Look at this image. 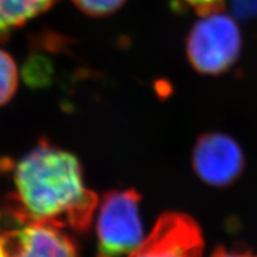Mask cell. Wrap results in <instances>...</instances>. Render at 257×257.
Masks as SVG:
<instances>
[{"label": "cell", "mask_w": 257, "mask_h": 257, "mask_svg": "<svg viewBox=\"0 0 257 257\" xmlns=\"http://www.w3.org/2000/svg\"><path fill=\"white\" fill-rule=\"evenodd\" d=\"M10 210L19 221H38L83 232L99 199L87 188L75 155L41 142L16 163Z\"/></svg>", "instance_id": "cell-1"}, {"label": "cell", "mask_w": 257, "mask_h": 257, "mask_svg": "<svg viewBox=\"0 0 257 257\" xmlns=\"http://www.w3.org/2000/svg\"><path fill=\"white\" fill-rule=\"evenodd\" d=\"M135 189L106 193L96 207L98 257H126L146 239Z\"/></svg>", "instance_id": "cell-2"}, {"label": "cell", "mask_w": 257, "mask_h": 257, "mask_svg": "<svg viewBox=\"0 0 257 257\" xmlns=\"http://www.w3.org/2000/svg\"><path fill=\"white\" fill-rule=\"evenodd\" d=\"M242 47L238 25L219 11L204 15L187 38V56L198 72L217 75L236 62Z\"/></svg>", "instance_id": "cell-3"}, {"label": "cell", "mask_w": 257, "mask_h": 257, "mask_svg": "<svg viewBox=\"0 0 257 257\" xmlns=\"http://www.w3.org/2000/svg\"><path fill=\"white\" fill-rule=\"evenodd\" d=\"M202 251L204 238L195 220L187 214L168 212L126 257H201Z\"/></svg>", "instance_id": "cell-4"}, {"label": "cell", "mask_w": 257, "mask_h": 257, "mask_svg": "<svg viewBox=\"0 0 257 257\" xmlns=\"http://www.w3.org/2000/svg\"><path fill=\"white\" fill-rule=\"evenodd\" d=\"M0 232V257H80L78 246L62 227L38 221Z\"/></svg>", "instance_id": "cell-5"}, {"label": "cell", "mask_w": 257, "mask_h": 257, "mask_svg": "<svg viewBox=\"0 0 257 257\" xmlns=\"http://www.w3.org/2000/svg\"><path fill=\"white\" fill-rule=\"evenodd\" d=\"M244 159L240 148L223 134H207L199 138L193 152V167L202 181L226 186L238 178Z\"/></svg>", "instance_id": "cell-6"}, {"label": "cell", "mask_w": 257, "mask_h": 257, "mask_svg": "<svg viewBox=\"0 0 257 257\" xmlns=\"http://www.w3.org/2000/svg\"><path fill=\"white\" fill-rule=\"evenodd\" d=\"M57 0H0V40L49 10Z\"/></svg>", "instance_id": "cell-7"}, {"label": "cell", "mask_w": 257, "mask_h": 257, "mask_svg": "<svg viewBox=\"0 0 257 257\" xmlns=\"http://www.w3.org/2000/svg\"><path fill=\"white\" fill-rule=\"evenodd\" d=\"M17 87V64L10 54L0 49V106H4L11 100Z\"/></svg>", "instance_id": "cell-8"}, {"label": "cell", "mask_w": 257, "mask_h": 257, "mask_svg": "<svg viewBox=\"0 0 257 257\" xmlns=\"http://www.w3.org/2000/svg\"><path fill=\"white\" fill-rule=\"evenodd\" d=\"M79 10L92 17H105L118 11L125 0H72Z\"/></svg>", "instance_id": "cell-9"}, {"label": "cell", "mask_w": 257, "mask_h": 257, "mask_svg": "<svg viewBox=\"0 0 257 257\" xmlns=\"http://www.w3.org/2000/svg\"><path fill=\"white\" fill-rule=\"evenodd\" d=\"M184 2L197 10L199 15L204 16L211 12L219 11L223 0H184Z\"/></svg>", "instance_id": "cell-10"}, {"label": "cell", "mask_w": 257, "mask_h": 257, "mask_svg": "<svg viewBox=\"0 0 257 257\" xmlns=\"http://www.w3.org/2000/svg\"><path fill=\"white\" fill-rule=\"evenodd\" d=\"M211 257H257V255L249 251H234V250H227L219 246L214 250Z\"/></svg>", "instance_id": "cell-11"}]
</instances>
